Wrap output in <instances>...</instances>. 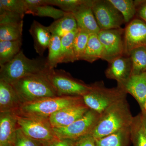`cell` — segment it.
<instances>
[{"label":"cell","mask_w":146,"mask_h":146,"mask_svg":"<svg viewBox=\"0 0 146 146\" xmlns=\"http://www.w3.org/2000/svg\"><path fill=\"white\" fill-rule=\"evenodd\" d=\"M85 0H46L47 5L58 7L61 10L73 13Z\"/></svg>","instance_id":"31"},{"label":"cell","mask_w":146,"mask_h":146,"mask_svg":"<svg viewBox=\"0 0 146 146\" xmlns=\"http://www.w3.org/2000/svg\"><path fill=\"white\" fill-rule=\"evenodd\" d=\"M105 75L108 78L116 80L117 85H122L131 75V63L129 56L123 55L108 63Z\"/></svg>","instance_id":"14"},{"label":"cell","mask_w":146,"mask_h":146,"mask_svg":"<svg viewBox=\"0 0 146 146\" xmlns=\"http://www.w3.org/2000/svg\"><path fill=\"white\" fill-rule=\"evenodd\" d=\"M131 63V75L146 72V48L139 47L129 54Z\"/></svg>","instance_id":"25"},{"label":"cell","mask_w":146,"mask_h":146,"mask_svg":"<svg viewBox=\"0 0 146 146\" xmlns=\"http://www.w3.org/2000/svg\"><path fill=\"white\" fill-rule=\"evenodd\" d=\"M130 127L121 129L103 138L95 140L96 145L129 146L131 140Z\"/></svg>","instance_id":"20"},{"label":"cell","mask_w":146,"mask_h":146,"mask_svg":"<svg viewBox=\"0 0 146 146\" xmlns=\"http://www.w3.org/2000/svg\"><path fill=\"white\" fill-rule=\"evenodd\" d=\"M92 9L100 30L121 28L122 15L109 0H92Z\"/></svg>","instance_id":"7"},{"label":"cell","mask_w":146,"mask_h":146,"mask_svg":"<svg viewBox=\"0 0 146 146\" xmlns=\"http://www.w3.org/2000/svg\"><path fill=\"white\" fill-rule=\"evenodd\" d=\"M22 40L0 42V66L8 63L21 51Z\"/></svg>","instance_id":"21"},{"label":"cell","mask_w":146,"mask_h":146,"mask_svg":"<svg viewBox=\"0 0 146 146\" xmlns=\"http://www.w3.org/2000/svg\"><path fill=\"white\" fill-rule=\"evenodd\" d=\"M91 89L82 97L84 103L89 109L101 115L116 103L126 98L127 93L118 86L108 88L103 82L90 84Z\"/></svg>","instance_id":"5"},{"label":"cell","mask_w":146,"mask_h":146,"mask_svg":"<svg viewBox=\"0 0 146 146\" xmlns=\"http://www.w3.org/2000/svg\"><path fill=\"white\" fill-rule=\"evenodd\" d=\"M75 146H96V140L91 134H88L76 140Z\"/></svg>","instance_id":"37"},{"label":"cell","mask_w":146,"mask_h":146,"mask_svg":"<svg viewBox=\"0 0 146 146\" xmlns=\"http://www.w3.org/2000/svg\"><path fill=\"white\" fill-rule=\"evenodd\" d=\"M131 141L134 146H146V136L144 133L139 115L133 118L130 127Z\"/></svg>","instance_id":"29"},{"label":"cell","mask_w":146,"mask_h":146,"mask_svg":"<svg viewBox=\"0 0 146 146\" xmlns=\"http://www.w3.org/2000/svg\"><path fill=\"white\" fill-rule=\"evenodd\" d=\"M67 13L68 12L54 8L51 5H46L29 9L27 10L26 14L39 17H50L57 20L65 16Z\"/></svg>","instance_id":"28"},{"label":"cell","mask_w":146,"mask_h":146,"mask_svg":"<svg viewBox=\"0 0 146 146\" xmlns=\"http://www.w3.org/2000/svg\"><path fill=\"white\" fill-rule=\"evenodd\" d=\"M92 0L85 2L72 14L75 18L78 27L89 34L98 33L100 31L92 9Z\"/></svg>","instance_id":"13"},{"label":"cell","mask_w":146,"mask_h":146,"mask_svg":"<svg viewBox=\"0 0 146 146\" xmlns=\"http://www.w3.org/2000/svg\"><path fill=\"white\" fill-rule=\"evenodd\" d=\"M124 55L128 56L132 50L146 48V23L136 17L124 29Z\"/></svg>","instance_id":"11"},{"label":"cell","mask_w":146,"mask_h":146,"mask_svg":"<svg viewBox=\"0 0 146 146\" xmlns=\"http://www.w3.org/2000/svg\"><path fill=\"white\" fill-rule=\"evenodd\" d=\"M50 70L46 58L40 56L30 59L21 50L12 60L1 67L0 80L12 84L28 76L46 72Z\"/></svg>","instance_id":"2"},{"label":"cell","mask_w":146,"mask_h":146,"mask_svg":"<svg viewBox=\"0 0 146 146\" xmlns=\"http://www.w3.org/2000/svg\"><path fill=\"white\" fill-rule=\"evenodd\" d=\"M75 140L56 137L41 144L42 146H75Z\"/></svg>","instance_id":"35"},{"label":"cell","mask_w":146,"mask_h":146,"mask_svg":"<svg viewBox=\"0 0 146 146\" xmlns=\"http://www.w3.org/2000/svg\"><path fill=\"white\" fill-rule=\"evenodd\" d=\"M49 71L28 76L11 84L23 104L58 96L48 77Z\"/></svg>","instance_id":"3"},{"label":"cell","mask_w":146,"mask_h":146,"mask_svg":"<svg viewBox=\"0 0 146 146\" xmlns=\"http://www.w3.org/2000/svg\"><path fill=\"white\" fill-rule=\"evenodd\" d=\"M24 2L26 6L27 11L29 9L47 5L46 0H24Z\"/></svg>","instance_id":"38"},{"label":"cell","mask_w":146,"mask_h":146,"mask_svg":"<svg viewBox=\"0 0 146 146\" xmlns=\"http://www.w3.org/2000/svg\"><path fill=\"white\" fill-rule=\"evenodd\" d=\"M141 125L144 131V133L146 136V113L144 111H142L141 113L139 114Z\"/></svg>","instance_id":"39"},{"label":"cell","mask_w":146,"mask_h":146,"mask_svg":"<svg viewBox=\"0 0 146 146\" xmlns=\"http://www.w3.org/2000/svg\"><path fill=\"white\" fill-rule=\"evenodd\" d=\"M84 102L82 97L56 96L23 104L16 112L26 117L48 120L55 112L65 108Z\"/></svg>","instance_id":"4"},{"label":"cell","mask_w":146,"mask_h":146,"mask_svg":"<svg viewBox=\"0 0 146 146\" xmlns=\"http://www.w3.org/2000/svg\"><path fill=\"white\" fill-rule=\"evenodd\" d=\"M141 109L142 111H144L146 113V101L145 102V103L141 108Z\"/></svg>","instance_id":"40"},{"label":"cell","mask_w":146,"mask_h":146,"mask_svg":"<svg viewBox=\"0 0 146 146\" xmlns=\"http://www.w3.org/2000/svg\"><path fill=\"white\" fill-rule=\"evenodd\" d=\"M100 115L89 109L83 117L68 126L53 128L58 138L76 140L90 134L98 121Z\"/></svg>","instance_id":"8"},{"label":"cell","mask_w":146,"mask_h":146,"mask_svg":"<svg viewBox=\"0 0 146 146\" xmlns=\"http://www.w3.org/2000/svg\"><path fill=\"white\" fill-rule=\"evenodd\" d=\"M78 30V29L61 37V59L60 63H73L76 61L74 42Z\"/></svg>","instance_id":"24"},{"label":"cell","mask_w":146,"mask_h":146,"mask_svg":"<svg viewBox=\"0 0 146 146\" xmlns=\"http://www.w3.org/2000/svg\"><path fill=\"white\" fill-rule=\"evenodd\" d=\"M18 128L15 112H0V146L13 145Z\"/></svg>","instance_id":"15"},{"label":"cell","mask_w":146,"mask_h":146,"mask_svg":"<svg viewBox=\"0 0 146 146\" xmlns=\"http://www.w3.org/2000/svg\"><path fill=\"white\" fill-rule=\"evenodd\" d=\"M0 8L18 13L23 16L26 14L27 7L24 0H1Z\"/></svg>","instance_id":"32"},{"label":"cell","mask_w":146,"mask_h":146,"mask_svg":"<svg viewBox=\"0 0 146 146\" xmlns=\"http://www.w3.org/2000/svg\"><path fill=\"white\" fill-rule=\"evenodd\" d=\"M7 146H14V145H8Z\"/></svg>","instance_id":"41"},{"label":"cell","mask_w":146,"mask_h":146,"mask_svg":"<svg viewBox=\"0 0 146 146\" xmlns=\"http://www.w3.org/2000/svg\"><path fill=\"white\" fill-rule=\"evenodd\" d=\"M124 29L101 30L98 33L102 47L101 59L111 62L124 55Z\"/></svg>","instance_id":"9"},{"label":"cell","mask_w":146,"mask_h":146,"mask_svg":"<svg viewBox=\"0 0 146 146\" xmlns=\"http://www.w3.org/2000/svg\"><path fill=\"white\" fill-rule=\"evenodd\" d=\"M102 54V47L98 34H90L82 60L93 63L101 59Z\"/></svg>","instance_id":"22"},{"label":"cell","mask_w":146,"mask_h":146,"mask_svg":"<svg viewBox=\"0 0 146 146\" xmlns=\"http://www.w3.org/2000/svg\"><path fill=\"white\" fill-rule=\"evenodd\" d=\"M18 127L26 135L40 143L56 138L48 120L17 115Z\"/></svg>","instance_id":"10"},{"label":"cell","mask_w":146,"mask_h":146,"mask_svg":"<svg viewBox=\"0 0 146 146\" xmlns=\"http://www.w3.org/2000/svg\"><path fill=\"white\" fill-rule=\"evenodd\" d=\"M119 86L131 95L142 107L146 101V72L131 75L124 83Z\"/></svg>","instance_id":"17"},{"label":"cell","mask_w":146,"mask_h":146,"mask_svg":"<svg viewBox=\"0 0 146 146\" xmlns=\"http://www.w3.org/2000/svg\"><path fill=\"white\" fill-rule=\"evenodd\" d=\"M23 21L0 25V42L22 40Z\"/></svg>","instance_id":"23"},{"label":"cell","mask_w":146,"mask_h":146,"mask_svg":"<svg viewBox=\"0 0 146 146\" xmlns=\"http://www.w3.org/2000/svg\"><path fill=\"white\" fill-rule=\"evenodd\" d=\"M89 110L84 102L74 105L55 112L48 121L53 128L65 127L83 117Z\"/></svg>","instance_id":"12"},{"label":"cell","mask_w":146,"mask_h":146,"mask_svg":"<svg viewBox=\"0 0 146 146\" xmlns=\"http://www.w3.org/2000/svg\"><path fill=\"white\" fill-rule=\"evenodd\" d=\"M48 75L58 96L82 97L91 89L90 84L74 78L64 70L51 69Z\"/></svg>","instance_id":"6"},{"label":"cell","mask_w":146,"mask_h":146,"mask_svg":"<svg viewBox=\"0 0 146 146\" xmlns=\"http://www.w3.org/2000/svg\"><path fill=\"white\" fill-rule=\"evenodd\" d=\"M22 104L13 86L0 80V112L16 113Z\"/></svg>","instance_id":"16"},{"label":"cell","mask_w":146,"mask_h":146,"mask_svg":"<svg viewBox=\"0 0 146 146\" xmlns=\"http://www.w3.org/2000/svg\"><path fill=\"white\" fill-rule=\"evenodd\" d=\"M136 17L140 18L146 23V0H136Z\"/></svg>","instance_id":"36"},{"label":"cell","mask_w":146,"mask_h":146,"mask_svg":"<svg viewBox=\"0 0 146 146\" xmlns=\"http://www.w3.org/2000/svg\"><path fill=\"white\" fill-rule=\"evenodd\" d=\"M132 117L126 98L116 103L100 115L90 134L95 140L130 127Z\"/></svg>","instance_id":"1"},{"label":"cell","mask_w":146,"mask_h":146,"mask_svg":"<svg viewBox=\"0 0 146 146\" xmlns=\"http://www.w3.org/2000/svg\"><path fill=\"white\" fill-rule=\"evenodd\" d=\"M122 15L125 24H128L136 16V7L133 0H109Z\"/></svg>","instance_id":"27"},{"label":"cell","mask_w":146,"mask_h":146,"mask_svg":"<svg viewBox=\"0 0 146 146\" xmlns=\"http://www.w3.org/2000/svg\"><path fill=\"white\" fill-rule=\"evenodd\" d=\"M29 32L32 36L34 47L36 52L42 56L45 50L48 48L52 34L48 27H45L37 21H33Z\"/></svg>","instance_id":"18"},{"label":"cell","mask_w":146,"mask_h":146,"mask_svg":"<svg viewBox=\"0 0 146 146\" xmlns=\"http://www.w3.org/2000/svg\"><path fill=\"white\" fill-rule=\"evenodd\" d=\"M13 145L14 146H42L40 143L26 135L19 127L16 130Z\"/></svg>","instance_id":"33"},{"label":"cell","mask_w":146,"mask_h":146,"mask_svg":"<svg viewBox=\"0 0 146 146\" xmlns=\"http://www.w3.org/2000/svg\"><path fill=\"white\" fill-rule=\"evenodd\" d=\"M48 28L52 35H57L60 38L78 29L75 18L71 13H68L65 16L55 21Z\"/></svg>","instance_id":"19"},{"label":"cell","mask_w":146,"mask_h":146,"mask_svg":"<svg viewBox=\"0 0 146 146\" xmlns=\"http://www.w3.org/2000/svg\"><path fill=\"white\" fill-rule=\"evenodd\" d=\"M90 34L78 29L74 42L76 61L82 60L89 41Z\"/></svg>","instance_id":"30"},{"label":"cell","mask_w":146,"mask_h":146,"mask_svg":"<svg viewBox=\"0 0 146 146\" xmlns=\"http://www.w3.org/2000/svg\"><path fill=\"white\" fill-rule=\"evenodd\" d=\"M49 52L46 58L48 66L50 70L56 68L61 59V38L52 35L48 46Z\"/></svg>","instance_id":"26"},{"label":"cell","mask_w":146,"mask_h":146,"mask_svg":"<svg viewBox=\"0 0 146 146\" xmlns=\"http://www.w3.org/2000/svg\"><path fill=\"white\" fill-rule=\"evenodd\" d=\"M24 17L18 13L0 8V25L22 22Z\"/></svg>","instance_id":"34"}]
</instances>
